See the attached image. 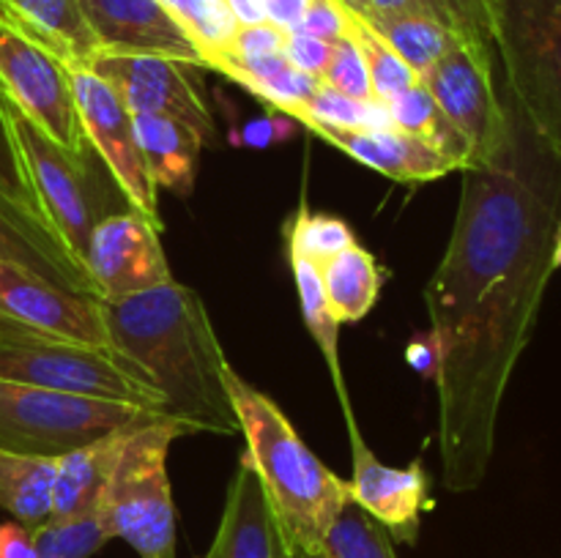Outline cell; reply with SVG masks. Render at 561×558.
I'll return each instance as SVG.
<instances>
[{
  "label": "cell",
  "instance_id": "obj_3",
  "mask_svg": "<svg viewBox=\"0 0 561 558\" xmlns=\"http://www.w3.org/2000/svg\"><path fill=\"white\" fill-rule=\"evenodd\" d=\"M230 403L247 438V457L261 479L274 518L296 553L312 558L337 514L351 501L348 481L312 454L268 394L257 392L233 367L225 370Z\"/></svg>",
  "mask_w": 561,
  "mask_h": 558
},
{
  "label": "cell",
  "instance_id": "obj_2",
  "mask_svg": "<svg viewBox=\"0 0 561 558\" xmlns=\"http://www.w3.org/2000/svg\"><path fill=\"white\" fill-rule=\"evenodd\" d=\"M99 304L110 348L162 394L170 419L190 432H241L225 386L230 361L197 290L170 279L159 288Z\"/></svg>",
  "mask_w": 561,
  "mask_h": 558
},
{
  "label": "cell",
  "instance_id": "obj_6",
  "mask_svg": "<svg viewBox=\"0 0 561 558\" xmlns=\"http://www.w3.org/2000/svg\"><path fill=\"white\" fill-rule=\"evenodd\" d=\"M0 377L75 397L113 399L164 414V399L113 348L0 321ZM168 416V414H164Z\"/></svg>",
  "mask_w": 561,
  "mask_h": 558
},
{
  "label": "cell",
  "instance_id": "obj_30",
  "mask_svg": "<svg viewBox=\"0 0 561 558\" xmlns=\"http://www.w3.org/2000/svg\"><path fill=\"white\" fill-rule=\"evenodd\" d=\"M285 244L296 246L301 255L310 257L312 263L323 266L329 257H334L337 252L348 249V246L359 244L351 230V224L345 219L329 217V213H312L307 208V197L301 195L299 208H296L294 217L285 222Z\"/></svg>",
  "mask_w": 561,
  "mask_h": 558
},
{
  "label": "cell",
  "instance_id": "obj_34",
  "mask_svg": "<svg viewBox=\"0 0 561 558\" xmlns=\"http://www.w3.org/2000/svg\"><path fill=\"white\" fill-rule=\"evenodd\" d=\"M332 42H323V38L307 36V33L290 31L285 36V58L294 69L305 71V74L321 80L323 71H327L329 58H332Z\"/></svg>",
  "mask_w": 561,
  "mask_h": 558
},
{
  "label": "cell",
  "instance_id": "obj_19",
  "mask_svg": "<svg viewBox=\"0 0 561 558\" xmlns=\"http://www.w3.org/2000/svg\"><path fill=\"white\" fill-rule=\"evenodd\" d=\"M0 260L20 263L60 288L96 299L91 279L66 255L53 233L36 217L5 200H0Z\"/></svg>",
  "mask_w": 561,
  "mask_h": 558
},
{
  "label": "cell",
  "instance_id": "obj_7",
  "mask_svg": "<svg viewBox=\"0 0 561 558\" xmlns=\"http://www.w3.org/2000/svg\"><path fill=\"white\" fill-rule=\"evenodd\" d=\"M159 410L113 399L75 397L0 377V449L60 457L124 427L157 419Z\"/></svg>",
  "mask_w": 561,
  "mask_h": 558
},
{
  "label": "cell",
  "instance_id": "obj_20",
  "mask_svg": "<svg viewBox=\"0 0 561 558\" xmlns=\"http://www.w3.org/2000/svg\"><path fill=\"white\" fill-rule=\"evenodd\" d=\"M0 11L66 66H85L102 49L80 0H0Z\"/></svg>",
  "mask_w": 561,
  "mask_h": 558
},
{
  "label": "cell",
  "instance_id": "obj_1",
  "mask_svg": "<svg viewBox=\"0 0 561 558\" xmlns=\"http://www.w3.org/2000/svg\"><path fill=\"white\" fill-rule=\"evenodd\" d=\"M559 222L561 159L515 113L507 153L463 170L453 235L425 290L438 345V449L453 492L477 490L491 468L504 394L551 282Z\"/></svg>",
  "mask_w": 561,
  "mask_h": 558
},
{
  "label": "cell",
  "instance_id": "obj_12",
  "mask_svg": "<svg viewBox=\"0 0 561 558\" xmlns=\"http://www.w3.org/2000/svg\"><path fill=\"white\" fill-rule=\"evenodd\" d=\"M71 91H75L77 115L88 146L104 162L121 195L131 211L146 217L153 228L162 230L159 217V189L148 175L140 146L135 137V120L118 93L82 66H69Z\"/></svg>",
  "mask_w": 561,
  "mask_h": 558
},
{
  "label": "cell",
  "instance_id": "obj_36",
  "mask_svg": "<svg viewBox=\"0 0 561 558\" xmlns=\"http://www.w3.org/2000/svg\"><path fill=\"white\" fill-rule=\"evenodd\" d=\"M288 120H294V118L268 109V115H263V118L250 120V124L239 131V137H236V140L247 148H268V146H274L277 140H285V137L290 135Z\"/></svg>",
  "mask_w": 561,
  "mask_h": 558
},
{
  "label": "cell",
  "instance_id": "obj_14",
  "mask_svg": "<svg viewBox=\"0 0 561 558\" xmlns=\"http://www.w3.org/2000/svg\"><path fill=\"white\" fill-rule=\"evenodd\" d=\"M0 321L110 348L99 299L60 288L11 260H0Z\"/></svg>",
  "mask_w": 561,
  "mask_h": 558
},
{
  "label": "cell",
  "instance_id": "obj_38",
  "mask_svg": "<svg viewBox=\"0 0 561 558\" xmlns=\"http://www.w3.org/2000/svg\"><path fill=\"white\" fill-rule=\"evenodd\" d=\"M312 0H263L266 5V22H272L279 31L290 33L299 27V22L305 20L307 9H310Z\"/></svg>",
  "mask_w": 561,
  "mask_h": 558
},
{
  "label": "cell",
  "instance_id": "obj_13",
  "mask_svg": "<svg viewBox=\"0 0 561 558\" xmlns=\"http://www.w3.org/2000/svg\"><path fill=\"white\" fill-rule=\"evenodd\" d=\"M159 233L162 230L131 208L96 219L88 241L85 274L99 301L126 299L173 279Z\"/></svg>",
  "mask_w": 561,
  "mask_h": 558
},
{
  "label": "cell",
  "instance_id": "obj_29",
  "mask_svg": "<svg viewBox=\"0 0 561 558\" xmlns=\"http://www.w3.org/2000/svg\"><path fill=\"white\" fill-rule=\"evenodd\" d=\"M312 558H398L394 539L359 503L348 501Z\"/></svg>",
  "mask_w": 561,
  "mask_h": 558
},
{
  "label": "cell",
  "instance_id": "obj_35",
  "mask_svg": "<svg viewBox=\"0 0 561 558\" xmlns=\"http://www.w3.org/2000/svg\"><path fill=\"white\" fill-rule=\"evenodd\" d=\"M0 200L11 202V206L22 208V211H27L31 217L38 219L36 206H33L31 200V191H27L25 181H22L14 151H11L9 137H5L3 120H0ZM38 222H42V219H38Z\"/></svg>",
  "mask_w": 561,
  "mask_h": 558
},
{
  "label": "cell",
  "instance_id": "obj_32",
  "mask_svg": "<svg viewBox=\"0 0 561 558\" xmlns=\"http://www.w3.org/2000/svg\"><path fill=\"white\" fill-rule=\"evenodd\" d=\"M107 542L96 514L69 523H49L36 531V558H91Z\"/></svg>",
  "mask_w": 561,
  "mask_h": 558
},
{
  "label": "cell",
  "instance_id": "obj_40",
  "mask_svg": "<svg viewBox=\"0 0 561 558\" xmlns=\"http://www.w3.org/2000/svg\"><path fill=\"white\" fill-rule=\"evenodd\" d=\"M222 3L228 9L230 20L239 27L266 22V5H263V0H222Z\"/></svg>",
  "mask_w": 561,
  "mask_h": 558
},
{
  "label": "cell",
  "instance_id": "obj_27",
  "mask_svg": "<svg viewBox=\"0 0 561 558\" xmlns=\"http://www.w3.org/2000/svg\"><path fill=\"white\" fill-rule=\"evenodd\" d=\"M373 31L422 77L455 47L463 42L455 31L442 22L422 14H394V16H365Z\"/></svg>",
  "mask_w": 561,
  "mask_h": 558
},
{
  "label": "cell",
  "instance_id": "obj_8",
  "mask_svg": "<svg viewBox=\"0 0 561 558\" xmlns=\"http://www.w3.org/2000/svg\"><path fill=\"white\" fill-rule=\"evenodd\" d=\"M0 120L38 219L64 246L66 255L85 271L88 241L99 219L88 184V164L77 162L64 148L55 146L3 93H0Z\"/></svg>",
  "mask_w": 561,
  "mask_h": 558
},
{
  "label": "cell",
  "instance_id": "obj_17",
  "mask_svg": "<svg viewBox=\"0 0 561 558\" xmlns=\"http://www.w3.org/2000/svg\"><path fill=\"white\" fill-rule=\"evenodd\" d=\"M312 135L327 140L329 146L340 148L356 159L365 167L387 175L403 184H422V181H436L444 175L460 170L458 159L447 156L438 148L416 140V137L403 135L392 126H367V129H345L334 124H305Z\"/></svg>",
  "mask_w": 561,
  "mask_h": 558
},
{
  "label": "cell",
  "instance_id": "obj_37",
  "mask_svg": "<svg viewBox=\"0 0 561 558\" xmlns=\"http://www.w3.org/2000/svg\"><path fill=\"white\" fill-rule=\"evenodd\" d=\"M0 558H36V531L14 523H0Z\"/></svg>",
  "mask_w": 561,
  "mask_h": 558
},
{
  "label": "cell",
  "instance_id": "obj_4",
  "mask_svg": "<svg viewBox=\"0 0 561 558\" xmlns=\"http://www.w3.org/2000/svg\"><path fill=\"white\" fill-rule=\"evenodd\" d=\"M192 435L170 416L129 427L96 501L107 539H124L140 558H175V503L168 454L175 438Z\"/></svg>",
  "mask_w": 561,
  "mask_h": 558
},
{
  "label": "cell",
  "instance_id": "obj_39",
  "mask_svg": "<svg viewBox=\"0 0 561 558\" xmlns=\"http://www.w3.org/2000/svg\"><path fill=\"white\" fill-rule=\"evenodd\" d=\"M405 359H409V364L414 367V370H420L422 375L436 377L438 345H436V339H433V334H427V337H416L414 342H409Z\"/></svg>",
  "mask_w": 561,
  "mask_h": 558
},
{
  "label": "cell",
  "instance_id": "obj_16",
  "mask_svg": "<svg viewBox=\"0 0 561 558\" xmlns=\"http://www.w3.org/2000/svg\"><path fill=\"white\" fill-rule=\"evenodd\" d=\"M80 3L102 49L164 55L203 69L195 42L159 0H80Z\"/></svg>",
  "mask_w": 561,
  "mask_h": 558
},
{
  "label": "cell",
  "instance_id": "obj_5",
  "mask_svg": "<svg viewBox=\"0 0 561 558\" xmlns=\"http://www.w3.org/2000/svg\"><path fill=\"white\" fill-rule=\"evenodd\" d=\"M488 27L510 104L561 159V0H488Z\"/></svg>",
  "mask_w": 561,
  "mask_h": 558
},
{
  "label": "cell",
  "instance_id": "obj_31",
  "mask_svg": "<svg viewBox=\"0 0 561 558\" xmlns=\"http://www.w3.org/2000/svg\"><path fill=\"white\" fill-rule=\"evenodd\" d=\"M168 9V14L186 31V36L195 42L201 60L222 49L230 42L236 25L230 20L222 0H159Z\"/></svg>",
  "mask_w": 561,
  "mask_h": 558
},
{
  "label": "cell",
  "instance_id": "obj_11",
  "mask_svg": "<svg viewBox=\"0 0 561 558\" xmlns=\"http://www.w3.org/2000/svg\"><path fill=\"white\" fill-rule=\"evenodd\" d=\"M82 69H91L93 74L102 77L129 107V113L168 115L190 126L203 146H217V120L197 80L201 66L164 55L99 49Z\"/></svg>",
  "mask_w": 561,
  "mask_h": 558
},
{
  "label": "cell",
  "instance_id": "obj_24",
  "mask_svg": "<svg viewBox=\"0 0 561 558\" xmlns=\"http://www.w3.org/2000/svg\"><path fill=\"white\" fill-rule=\"evenodd\" d=\"M288 260H290V271H294L296 293H299V306H301V315H305L307 332L312 334L323 361H327L329 375H332V383H334V392H337L340 405H343L345 421L356 419L354 405H351V397H348V386H345L343 364H340V323L337 317L332 315V310H329L327 290H323V279H321V266L312 263L307 255H301L296 246H288Z\"/></svg>",
  "mask_w": 561,
  "mask_h": 558
},
{
  "label": "cell",
  "instance_id": "obj_28",
  "mask_svg": "<svg viewBox=\"0 0 561 558\" xmlns=\"http://www.w3.org/2000/svg\"><path fill=\"white\" fill-rule=\"evenodd\" d=\"M343 16H345V33L356 42L359 47L362 58H365L367 74H370V85H373V96H376L378 104H387L389 98H394L398 93H403L405 88H411L414 82H420V74L373 31L370 22L365 20L356 11L345 9L343 5Z\"/></svg>",
  "mask_w": 561,
  "mask_h": 558
},
{
  "label": "cell",
  "instance_id": "obj_26",
  "mask_svg": "<svg viewBox=\"0 0 561 558\" xmlns=\"http://www.w3.org/2000/svg\"><path fill=\"white\" fill-rule=\"evenodd\" d=\"M383 109H387V118L392 129L403 131V135L409 137H416V140L444 151L447 156L458 159L460 173L471 167L466 140L455 131V126L449 124L447 115L442 113V107H438V102L433 98V93L427 91L422 80L414 82L411 88H405V91L398 93L394 98H389V102L383 104Z\"/></svg>",
  "mask_w": 561,
  "mask_h": 558
},
{
  "label": "cell",
  "instance_id": "obj_41",
  "mask_svg": "<svg viewBox=\"0 0 561 558\" xmlns=\"http://www.w3.org/2000/svg\"><path fill=\"white\" fill-rule=\"evenodd\" d=\"M561 268V222L557 228V239H553V271Z\"/></svg>",
  "mask_w": 561,
  "mask_h": 558
},
{
  "label": "cell",
  "instance_id": "obj_22",
  "mask_svg": "<svg viewBox=\"0 0 561 558\" xmlns=\"http://www.w3.org/2000/svg\"><path fill=\"white\" fill-rule=\"evenodd\" d=\"M129 427L60 454L58 474H55L53 487V520L49 523H69V520L96 514L99 492H102L104 479L110 474V465L115 460V449H118L121 435Z\"/></svg>",
  "mask_w": 561,
  "mask_h": 558
},
{
  "label": "cell",
  "instance_id": "obj_18",
  "mask_svg": "<svg viewBox=\"0 0 561 558\" xmlns=\"http://www.w3.org/2000/svg\"><path fill=\"white\" fill-rule=\"evenodd\" d=\"M206 558H307L290 547L250 457H241Z\"/></svg>",
  "mask_w": 561,
  "mask_h": 558
},
{
  "label": "cell",
  "instance_id": "obj_23",
  "mask_svg": "<svg viewBox=\"0 0 561 558\" xmlns=\"http://www.w3.org/2000/svg\"><path fill=\"white\" fill-rule=\"evenodd\" d=\"M55 474L58 457L0 449V509L31 531L49 525Z\"/></svg>",
  "mask_w": 561,
  "mask_h": 558
},
{
  "label": "cell",
  "instance_id": "obj_21",
  "mask_svg": "<svg viewBox=\"0 0 561 558\" xmlns=\"http://www.w3.org/2000/svg\"><path fill=\"white\" fill-rule=\"evenodd\" d=\"M135 137L140 146L142 162L157 189H170L175 195H190L195 189L197 159H201V137L181 120L168 115L131 113Z\"/></svg>",
  "mask_w": 561,
  "mask_h": 558
},
{
  "label": "cell",
  "instance_id": "obj_10",
  "mask_svg": "<svg viewBox=\"0 0 561 558\" xmlns=\"http://www.w3.org/2000/svg\"><path fill=\"white\" fill-rule=\"evenodd\" d=\"M0 93L71 159L88 164L69 66L0 11Z\"/></svg>",
  "mask_w": 561,
  "mask_h": 558
},
{
  "label": "cell",
  "instance_id": "obj_9",
  "mask_svg": "<svg viewBox=\"0 0 561 558\" xmlns=\"http://www.w3.org/2000/svg\"><path fill=\"white\" fill-rule=\"evenodd\" d=\"M427 91L469 148L471 167H491L507 153L515 137L513 104L499 96L493 44L463 38L425 77Z\"/></svg>",
  "mask_w": 561,
  "mask_h": 558
},
{
  "label": "cell",
  "instance_id": "obj_42",
  "mask_svg": "<svg viewBox=\"0 0 561 558\" xmlns=\"http://www.w3.org/2000/svg\"><path fill=\"white\" fill-rule=\"evenodd\" d=\"M340 3H343L345 9L356 11V14H362V16L367 14V0H340Z\"/></svg>",
  "mask_w": 561,
  "mask_h": 558
},
{
  "label": "cell",
  "instance_id": "obj_15",
  "mask_svg": "<svg viewBox=\"0 0 561 558\" xmlns=\"http://www.w3.org/2000/svg\"><path fill=\"white\" fill-rule=\"evenodd\" d=\"M354 457V476L348 481L351 501L359 503L376 523L389 531L394 542L414 545L420 539L422 514L433 509L431 476L422 460L411 465H387L376 457L367 441L362 438L356 419L345 421Z\"/></svg>",
  "mask_w": 561,
  "mask_h": 558
},
{
  "label": "cell",
  "instance_id": "obj_25",
  "mask_svg": "<svg viewBox=\"0 0 561 558\" xmlns=\"http://www.w3.org/2000/svg\"><path fill=\"white\" fill-rule=\"evenodd\" d=\"M323 290L332 315L337 323H356L367 317L376 306L378 293L383 288V271L373 252L362 244L337 252L321 266Z\"/></svg>",
  "mask_w": 561,
  "mask_h": 558
},
{
  "label": "cell",
  "instance_id": "obj_33",
  "mask_svg": "<svg viewBox=\"0 0 561 558\" xmlns=\"http://www.w3.org/2000/svg\"><path fill=\"white\" fill-rule=\"evenodd\" d=\"M321 82L327 88H332V91L354 98V102H376L365 58H362L359 47H356V42L348 33H343V36L334 42L332 58H329V66L327 71H323Z\"/></svg>",
  "mask_w": 561,
  "mask_h": 558
}]
</instances>
